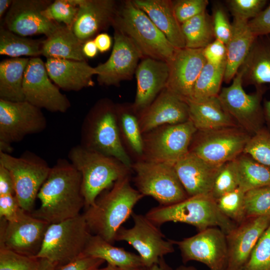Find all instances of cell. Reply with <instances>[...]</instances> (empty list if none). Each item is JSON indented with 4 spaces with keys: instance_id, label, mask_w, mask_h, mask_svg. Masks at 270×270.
Instances as JSON below:
<instances>
[{
    "instance_id": "1",
    "label": "cell",
    "mask_w": 270,
    "mask_h": 270,
    "mask_svg": "<svg viewBox=\"0 0 270 270\" xmlns=\"http://www.w3.org/2000/svg\"><path fill=\"white\" fill-rule=\"evenodd\" d=\"M80 172L65 159H58L40 188L37 198L40 205L30 214L50 224L76 217L85 202Z\"/></svg>"
},
{
    "instance_id": "2",
    "label": "cell",
    "mask_w": 270,
    "mask_h": 270,
    "mask_svg": "<svg viewBox=\"0 0 270 270\" xmlns=\"http://www.w3.org/2000/svg\"><path fill=\"white\" fill-rule=\"evenodd\" d=\"M144 197L132 186L129 176L118 180L83 214L90 232L112 244L118 230Z\"/></svg>"
},
{
    "instance_id": "3",
    "label": "cell",
    "mask_w": 270,
    "mask_h": 270,
    "mask_svg": "<svg viewBox=\"0 0 270 270\" xmlns=\"http://www.w3.org/2000/svg\"><path fill=\"white\" fill-rule=\"evenodd\" d=\"M80 144L114 158L132 169L133 163L122 144L116 104L108 98L98 102L85 117Z\"/></svg>"
},
{
    "instance_id": "4",
    "label": "cell",
    "mask_w": 270,
    "mask_h": 270,
    "mask_svg": "<svg viewBox=\"0 0 270 270\" xmlns=\"http://www.w3.org/2000/svg\"><path fill=\"white\" fill-rule=\"evenodd\" d=\"M145 216L158 226L168 222H178L193 226L198 232L218 228L226 234L238 225L220 212L211 194L190 196L170 205H160Z\"/></svg>"
},
{
    "instance_id": "5",
    "label": "cell",
    "mask_w": 270,
    "mask_h": 270,
    "mask_svg": "<svg viewBox=\"0 0 270 270\" xmlns=\"http://www.w3.org/2000/svg\"><path fill=\"white\" fill-rule=\"evenodd\" d=\"M112 26L132 40L143 58L168 62L176 50L132 0H124L118 4Z\"/></svg>"
},
{
    "instance_id": "6",
    "label": "cell",
    "mask_w": 270,
    "mask_h": 270,
    "mask_svg": "<svg viewBox=\"0 0 270 270\" xmlns=\"http://www.w3.org/2000/svg\"><path fill=\"white\" fill-rule=\"evenodd\" d=\"M68 158L81 174L86 208L94 204L102 191L128 176L132 170L114 158L90 150L80 144L70 149Z\"/></svg>"
},
{
    "instance_id": "7",
    "label": "cell",
    "mask_w": 270,
    "mask_h": 270,
    "mask_svg": "<svg viewBox=\"0 0 270 270\" xmlns=\"http://www.w3.org/2000/svg\"><path fill=\"white\" fill-rule=\"evenodd\" d=\"M92 236L83 214L50 224L37 258H44L59 266L80 256Z\"/></svg>"
},
{
    "instance_id": "8",
    "label": "cell",
    "mask_w": 270,
    "mask_h": 270,
    "mask_svg": "<svg viewBox=\"0 0 270 270\" xmlns=\"http://www.w3.org/2000/svg\"><path fill=\"white\" fill-rule=\"evenodd\" d=\"M0 164L12 176L20 208L26 212H32L38 192L51 167L42 158L28 151L20 157L0 152Z\"/></svg>"
},
{
    "instance_id": "9",
    "label": "cell",
    "mask_w": 270,
    "mask_h": 270,
    "mask_svg": "<svg viewBox=\"0 0 270 270\" xmlns=\"http://www.w3.org/2000/svg\"><path fill=\"white\" fill-rule=\"evenodd\" d=\"M134 182L136 190L144 196H150L160 206L172 204L189 196L173 164L140 160L133 163Z\"/></svg>"
},
{
    "instance_id": "10",
    "label": "cell",
    "mask_w": 270,
    "mask_h": 270,
    "mask_svg": "<svg viewBox=\"0 0 270 270\" xmlns=\"http://www.w3.org/2000/svg\"><path fill=\"white\" fill-rule=\"evenodd\" d=\"M192 122L165 124L143 134L144 160L174 164L189 152L197 132Z\"/></svg>"
},
{
    "instance_id": "11",
    "label": "cell",
    "mask_w": 270,
    "mask_h": 270,
    "mask_svg": "<svg viewBox=\"0 0 270 270\" xmlns=\"http://www.w3.org/2000/svg\"><path fill=\"white\" fill-rule=\"evenodd\" d=\"M243 86L242 74L238 71L231 84L223 88L218 98L237 126L252 136L265 127L262 102L266 87L256 88L255 92L249 94Z\"/></svg>"
},
{
    "instance_id": "12",
    "label": "cell",
    "mask_w": 270,
    "mask_h": 270,
    "mask_svg": "<svg viewBox=\"0 0 270 270\" xmlns=\"http://www.w3.org/2000/svg\"><path fill=\"white\" fill-rule=\"evenodd\" d=\"M41 109L26 102L0 99V152L10 154L12 144L28 135L38 134L46 128Z\"/></svg>"
},
{
    "instance_id": "13",
    "label": "cell",
    "mask_w": 270,
    "mask_h": 270,
    "mask_svg": "<svg viewBox=\"0 0 270 270\" xmlns=\"http://www.w3.org/2000/svg\"><path fill=\"white\" fill-rule=\"evenodd\" d=\"M250 136L238 126L197 130L189 152L210 164L220 166L242 154Z\"/></svg>"
},
{
    "instance_id": "14",
    "label": "cell",
    "mask_w": 270,
    "mask_h": 270,
    "mask_svg": "<svg viewBox=\"0 0 270 270\" xmlns=\"http://www.w3.org/2000/svg\"><path fill=\"white\" fill-rule=\"evenodd\" d=\"M133 226L129 228L121 226L118 230L115 241H125L138 253L144 268L158 262L165 255L174 251L171 240L146 216L132 212Z\"/></svg>"
},
{
    "instance_id": "15",
    "label": "cell",
    "mask_w": 270,
    "mask_h": 270,
    "mask_svg": "<svg viewBox=\"0 0 270 270\" xmlns=\"http://www.w3.org/2000/svg\"><path fill=\"white\" fill-rule=\"evenodd\" d=\"M0 219V248L36 258L50 224L21 208L16 220Z\"/></svg>"
},
{
    "instance_id": "16",
    "label": "cell",
    "mask_w": 270,
    "mask_h": 270,
    "mask_svg": "<svg viewBox=\"0 0 270 270\" xmlns=\"http://www.w3.org/2000/svg\"><path fill=\"white\" fill-rule=\"evenodd\" d=\"M179 248L182 261L186 264L196 261L210 270H226L228 260L226 234L220 228H206L181 240H171Z\"/></svg>"
},
{
    "instance_id": "17",
    "label": "cell",
    "mask_w": 270,
    "mask_h": 270,
    "mask_svg": "<svg viewBox=\"0 0 270 270\" xmlns=\"http://www.w3.org/2000/svg\"><path fill=\"white\" fill-rule=\"evenodd\" d=\"M22 88L24 100L40 109L65 112L70 106L66 96L50 80L45 63L40 58H30Z\"/></svg>"
},
{
    "instance_id": "18",
    "label": "cell",
    "mask_w": 270,
    "mask_h": 270,
    "mask_svg": "<svg viewBox=\"0 0 270 270\" xmlns=\"http://www.w3.org/2000/svg\"><path fill=\"white\" fill-rule=\"evenodd\" d=\"M114 44L109 58L95 67L97 80L101 85L118 86L130 80L135 74L140 59L143 56L132 40L114 28Z\"/></svg>"
},
{
    "instance_id": "19",
    "label": "cell",
    "mask_w": 270,
    "mask_h": 270,
    "mask_svg": "<svg viewBox=\"0 0 270 270\" xmlns=\"http://www.w3.org/2000/svg\"><path fill=\"white\" fill-rule=\"evenodd\" d=\"M51 2L46 0H12L4 27L22 36L42 34L48 37L62 25L42 14Z\"/></svg>"
},
{
    "instance_id": "20",
    "label": "cell",
    "mask_w": 270,
    "mask_h": 270,
    "mask_svg": "<svg viewBox=\"0 0 270 270\" xmlns=\"http://www.w3.org/2000/svg\"><path fill=\"white\" fill-rule=\"evenodd\" d=\"M202 50L176 49L168 62L169 75L166 89L186 102L190 100L195 82L206 62Z\"/></svg>"
},
{
    "instance_id": "21",
    "label": "cell",
    "mask_w": 270,
    "mask_h": 270,
    "mask_svg": "<svg viewBox=\"0 0 270 270\" xmlns=\"http://www.w3.org/2000/svg\"><path fill=\"white\" fill-rule=\"evenodd\" d=\"M270 224V217L247 218L226 234V270H243L259 239Z\"/></svg>"
},
{
    "instance_id": "22",
    "label": "cell",
    "mask_w": 270,
    "mask_h": 270,
    "mask_svg": "<svg viewBox=\"0 0 270 270\" xmlns=\"http://www.w3.org/2000/svg\"><path fill=\"white\" fill-rule=\"evenodd\" d=\"M118 5L114 0H81L72 30L84 44L112 26Z\"/></svg>"
},
{
    "instance_id": "23",
    "label": "cell",
    "mask_w": 270,
    "mask_h": 270,
    "mask_svg": "<svg viewBox=\"0 0 270 270\" xmlns=\"http://www.w3.org/2000/svg\"><path fill=\"white\" fill-rule=\"evenodd\" d=\"M188 120L187 102L166 88L138 114L142 134L162 125L178 124Z\"/></svg>"
},
{
    "instance_id": "24",
    "label": "cell",
    "mask_w": 270,
    "mask_h": 270,
    "mask_svg": "<svg viewBox=\"0 0 270 270\" xmlns=\"http://www.w3.org/2000/svg\"><path fill=\"white\" fill-rule=\"evenodd\" d=\"M135 75L136 92L132 105L139 114L166 88L169 75L168 64L162 60L144 58L138 64Z\"/></svg>"
},
{
    "instance_id": "25",
    "label": "cell",
    "mask_w": 270,
    "mask_h": 270,
    "mask_svg": "<svg viewBox=\"0 0 270 270\" xmlns=\"http://www.w3.org/2000/svg\"><path fill=\"white\" fill-rule=\"evenodd\" d=\"M221 166L210 164L190 152L174 164L189 197L210 194Z\"/></svg>"
},
{
    "instance_id": "26",
    "label": "cell",
    "mask_w": 270,
    "mask_h": 270,
    "mask_svg": "<svg viewBox=\"0 0 270 270\" xmlns=\"http://www.w3.org/2000/svg\"><path fill=\"white\" fill-rule=\"evenodd\" d=\"M45 65L50 78L65 90L78 91L94 85L92 78L96 75L95 68L86 60L48 58Z\"/></svg>"
},
{
    "instance_id": "27",
    "label": "cell",
    "mask_w": 270,
    "mask_h": 270,
    "mask_svg": "<svg viewBox=\"0 0 270 270\" xmlns=\"http://www.w3.org/2000/svg\"><path fill=\"white\" fill-rule=\"evenodd\" d=\"M132 0L146 14L176 48H186L181 24L175 16L172 0Z\"/></svg>"
},
{
    "instance_id": "28",
    "label": "cell",
    "mask_w": 270,
    "mask_h": 270,
    "mask_svg": "<svg viewBox=\"0 0 270 270\" xmlns=\"http://www.w3.org/2000/svg\"><path fill=\"white\" fill-rule=\"evenodd\" d=\"M238 71L243 86L258 88L270 84V34L256 37Z\"/></svg>"
},
{
    "instance_id": "29",
    "label": "cell",
    "mask_w": 270,
    "mask_h": 270,
    "mask_svg": "<svg viewBox=\"0 0 270 270\" xmlns=\"http://www.w3.org/2000/svg\"><path fill=\"white\" fill-rule=\"evenodd\" d=\"M248 22L233 18L232 34L226 44V60L224 82L230 83L238 72L246 58L256 36Z\"/></svg>"
},
{
    "instance_id": "30",
    "label": "cell",
    "mask_w": 270,
    "mask_h": 270,
    "mask_svg": "<svg viewBox=\"0 0 270 270\" xmlns=\"http://www.w3.org/2000/svg\"><path fill=\"white\" fill-rule=\"evenodd\" d=\"M186 102L188 106L189 120L198 130L238 126L224 110L218 96L198 102Z\"/></svg>"
},
{
    "instance_id": "31",
    "label": "cell",
    "mask_w": 270,
    "mask_h": 270,
    "mask_svg": "<svg viewBox=\"0 0 270 270\" xmlns=\"http://www.w3.org/2000/svg\"><path fill=\"white\" fill-rule=\"evenodd\" d=\"M84 255L100 258L110 264L126 270L144 268L138 254L114 246L100 236L92 234L84 252Z\"/></svg>"
},
{
    "instance_id": "32",
    "label": "cell",
    "mask_w": 270,
    "mask_h": 270,
    "mask_svg": "<svg viewBox=\"0 0 270 270\" xmlns=\"http://www.w3.org/2000/svg\"><path fill=\"white\" fill-rule=\"evenodd\" d=\"M83 44L72 29L61 25L43 40L42 54L48 58H59L78 61L86 60Z\"/></svg>"
},
{
    "instance_id": "33",
    "label": "cell",
    "mask_w": 270,
    "mask_h": 270,
    "mask_svg": "<svg viewBox=\"0 0 270 270\" xmlns=\"http://www.w3.org/2000/svg\"><path fill=\"white\" fill-rule=\"evenodd\" d=\"M30 58H16L0 63V99L11 102L24 101L22 84Z\"/></svg>"
},
{
    "instance_id": "34",
    "label": "cell",
    "mask_w": 270,
    "mask_h": 270,
    "mask_svg": "<svg viewBox=\"0 0 270 270\" xmlns=\"http://www.w3.org/2000/svg\"><path fill=\"white\" fill-rule=\"evenodd\" d=\"M238 188L244 192L270 186V168L242 153L235 159Z\"/></svg>"
},
{
    "instance_id": "35",
    "label": "cell",
    "mask_w": 270,
    "mask_h": 270,
    "mask_svg": "<svg viewBox=\"0 0 270 270\" xmlns=\"http://www.w3.org/2000/svg\"><path fill=\"white\" fill-rule=\"evenodd\" d=\"M186 48H204L215 39L212 16L206 10L181 24Z\"/></svg>"
},
{
    "instance_id": "36",
    "label": "cell",
    "mask_w": 270,
    "mask_h": 270,
    "mask_svg": "<svg viewBox=\"0 0 270 270\" xmlns=\"http://www.w3.org/2000/svg\"><path fill=\"white\" fill-rule=\"evenodd\" d=\"M118 122L120 136L130 150L142 158L143 154V138L138 120V114L132 104H116Z\"/></svg>"
},
{
    "instance_id": "37",
    "label": "cell",
    "mask_w": 270,
    "mask_h": 270,
    "mask_svg": "<svg viewBox=\"0 0 270 270\" xmlns=\"http://www.w3.org/2000/svg\"><path fill=\"white\" fill-rule=\"evenodd\" d=\"M226 66V62L218 66L206 62L195 82L188 100L198 102L218 96L224 82Z\"/></svg>"
},
{
    "instance_id": "38",
    "label": "cell",
    "mask_w": 270,
    "mask_h": 270,
    "mask_svg": "<svg viewBox=\"0 0 270 270\" xmlns=\"http://www.w3.org/2000/svg\"><path fill=\"white\" fill-rule=\"evenodd\" d=\"M43 40L28 38L1 26L0 54L12 58H20L23 56L37 57L42 54Z\"/></svg>"
},
{
    "instance_id": "39",
    "label": "cell",
    "mask_w": 270,
    "mask_h": 270,
    "mask_svg": "<svg viewBox=\"0 0 270 270\" xmlns=\"http://www.w3.org/2000/svg\"><path fill=\"white\" fill-rule=\"evenodd\" d=\"M245 192L239 188L216 200L220 212L237 224L246 220Z\"/></svg>"
},
{
    "instance_id": "40",
    "label": "cell",
    "mask_w": 270,
    "mask_h": 270,
    "mask_svg": "<svg viewBox=\"0 0 270 270\" xmlns=\"http://www.w3.org/2000/svg\"><path fill=\"white\" fill-rule=\"evenodd\" d=\"M244 206L246 218L270 217V186L245 192Z\"/></svg>"
},
{
    "instance_id": "41",
    "label": "cell",
    "mask_w": 270,
    "mask_h": 270,
    "mask_svg": "<svg viewBox=\"0 0 270 270\" xmlns=\"http://www.w3.org/2000/svg\"><path fill=\"white\" fill-rule=\"evenodd\" d=\"M238 188V178L234 160L226 162L220 166L215 178L210 194L216 200L223 195Z\"/></svg>"
},
{
    "instance_id": "42",
    "label": "cell",
    "mask_w": 270,
    "mask_h": 270,
    "mask_svg": "<svg viewBox=\"0 0 270 270\" xmlns=\"http://www.w3.org/2000/svg\"><path fill=\"white\" fill-rule=\"evenodd\" d=\"M243 153L270 168V131L264 127L252 136Z\"/></svg>"
},
{
    "instance_id": "43",
    "label": "cell",
    "mask_w": 270,
    "mask_h": 270,
    "mask_svg": "<svg viewBox=\"0 0 270 270\" xmlns=\"http://www.w3.org/2000/svg\"><path fill=\"white\" fill-rule=\"evenodd\" d=\"M78 7L72 0H56L42 12V14L48 20L57 23L62 22L71 28L78 13Z\"/></svg>"
},
{
    "instance_id": "44",
    "label": "cell",
    "mask_w": 270,
    "mask_h": 270,
    "mask_svg": "<svg viewBox=\"0 0 270 270\" xmlns=\"http://www.w3.org/2000/svg\"><path fill=\"white\" fill-rule=\"evenodd\" d=\"M243 270H270V224L258 242Z\"/></svg>"
},
{
    "instance_id": "45",
    "label": "cell",
    "mask_w": 270,
    "mask_h": 270,
    "mask_svg": "<svg viewBox=\"0 0 270 270\" xmlns=\"http://www.w3.org/2000/svg\"><path fill=\"white\" fill-rule=\"evenodd\" d=\"M226 2L233 18L248 22L256 17L268 4L266 0H229Z\"/></svg>"
},
{
    "instance_id": "46",
    "label": "cell",
    "mask_w": 270,
    "mask_h": 270,
    "mask_svg": "<svg viewBox=\"0 0 270 270\" xmlns=\"http://www.w3.org/2000/svg\"><path fill=\"white\" fill-rule=\"evenodd\" d=\"M40 258L0 248V270H34Z\"/></svg>"
},
{
    "instance_id": "47",
    "label": "cell",
    "mask_w": 270,
    "mask_h": 270,
    "mask_svg": "<svg viewBox=\"0 0 270 270\" xmlns=\"http://www.w3.org/2000/svg\"><path fill=\"white\" fill-rule=\"evenodd\" d=\"M212 18L216 39L226 45L232 37V26L224 8L220 3L215 2L213 5Z\"/></svg>"
},
{
    "instance_id": "48",
    "label": "cell",
    "mask_w": 270,
    "mask_h": 270,
    "mask_svg": "<svg viewBox=\"0 0 270 270\" xmlns=\"http://www.w3.org/2000/svg\"><path fill=\"white\" fill-rule=\"evenodd\" d=\"M172 2L175 16L180 24L205 12L209 3L208 0H177Z\"/></svg>"
},
{
    "instance_id": "49",
    "label": "cell",
    "mask_w": 270,
    "mask_h": 270,
    "mask_svg": "<svg viewBox=\"0 0 270 270\" xmlns=\"http://www.w3.org/2000/svg\"><path fill=\"white\" fill-rule=\"evenodd\" d=\"M206 62L218 66L226 62V47L222 42L215 39L202 50Z\"/></svg>"
},
{
    "instance_id": "50",
    "label": "cell",
    "mask_w": 270,
    "mask_h": 270,
    "mask_svg": "<svg viewBox=\"0 0 270 270\" xmlns=\"http://www.w3.org/2000/svg\"><path fill=\"white\" fill-rule=\"evenodd\" d=\"M20 208L15 194L0 196V217L7 222L16 220Z\"/></svg>"
},
{
    "instance_id": "51",
    "label": "cell",
    "mask_w": 270,
    "mask_h": 270,
    "mask_svg": "<svg viewBox=\"0 0 270 270\" xmlns=\"http://www.w3.org/2000/svg\"><path fill=\"white\" fill-rule=\"evenodd\" d=\"M248 24L256 36L270 34V4L256 17L249 20Z\"/></svg>"
},
{
    "instance_id": "52",
    "label": "cell",
    "mask_w": 270,
    "mask_h": 270,
    "mask_svg": "<svg viewBox=\"0 0 270 270\" xmlns=\"http://www.w3.org/2000/svg\"><path fill=\"white\" fill-rule=\"evenodd\" d=\"M104 262L100 258L82 254L70 262L58 266L56 270H96Z\"/></svg>"
},
{
    "instance_id": "53",
    "label": "cell",
    "mask_w": 270,
    "mask_h": 270,
    "mask_svg": "<svg viewBox=\"0 0 270 270\" xmlns=\"http://www.w3.org/2000/svg\"><path fill=\"white\" fill-rule=\"evenodd\" d=\"M15 194L14 186L9 170L0 164V196Z\"/></svg>"
},
{
    "instance_id": "54",
    "label": "cell",
    "mask_w": 270,
    "mask_h": 270,
    "mask_svg": "<svg viewBox=\"0 0 270 270\" xmlns=\"http://www.w3.org/2000/svg\"><path fill=\"white\" fill-rule=\"evenodd\" d=\"M94 40L98 50L101 52L108 50L112 46L111 38L106 33L98 34Z\"/></svg>"
},
{
    "instance_id": "55",
    "label": "cell",
    "mask_w": 270,
    "mask_h": 270,
    "mask_svg": "<svg viewBox=\"0 0 270 270\" xmlns=\"http://www.w3.org/2000/svg\"><path fill=\"white\" fill-rule=\"evenodd\" d=\"M82 50L86 57L90 58L94 57L98 53V50L94 40H90L84 43Z\"/></svg>"
},
{
    "instance_id": "56",
    "label": "cell",
    "mask_w": 270,
    "mask_h": 270,
    "mask_svg": "<svg viewBox=\"0 0 270 270\" xmlns=\"http://www.w3.org/2000/svg\"><path fill=\"white\" fill-rule=\"evenodd\" d=\"M38 265L34 270H56L58 265L48 259L39 258Z\"/></svg>"
},
{
    "instance_id": "57",
    "label": "cell",
    "mask_w": 270,
    "mask_h": 270,
    "mask_svg": "<svg viewBox=\"0 0 270 270\" xmlns=\"http://www.w3.org/2000/svg\"><path fill=\"white\" fill-rule=\"evenodd\" d=\"M146 270H173L166 262L164 258H161L159 261L150 266L146 268Z\"/></svg>"
},
{
    "instance_id": "58",
    "label": "cell",
    "mask_w": 270,
    "mask_h": 270,
    "mask_svg": "<svg viewBox=\"0 0 270 270\" xmlns=\"http://www.w3.org/2000/svg\"><path fill=\"white\" fill-rule=\"evenodd\" d=\"M262 106L266 128L270 131V100H265Z\"/></svg>"
},
{
    "instance_id": "59",
    "label": "cell",
    "mask_w": 270,
    "mask_h": 270,
    "mask_svg": "<svg viewBox=\"0 0 270 270\" xmlns=\"http://www.w3.org/2000/svg\"><path fill=\"white\" fill-rule=\"evenodd\" d=\"M12 0H0V17L3 16L7 10L10 8Z\"/></svg>"
},
{
    "instance_id": "60",
    "label": "cell",
    "mask_w": 270,
    "mask_h": 270,
    "mask_svg": "<svg viewBox=\"0 0 270 270\" xmlns=\"http://www.w3.org/2000/svg\"><path fill=\"white\" fill-rule=\"evenodd\" d=\"M96 270H126L119 268L117 266H116L110 264H108L107 266H105L104 268H98L96 269ZM136 270H146V268Z\"/></svg>"
},
{
    "instance_id": "61",
    "label": "cell",
    "mask_w": 270,
    "mask_h": 270,
    "mask_svg": "<svg viewBox=\"0 0 270 270\" xmlns=\"http://www.w3.org/2000/svg\"><path fill=\"white\" fill-rule=\"evenodd\" d=\"M174 270H197L196 268L193 266H186L181 265L176 268Z\"/></svg>"
}]
</instances>
